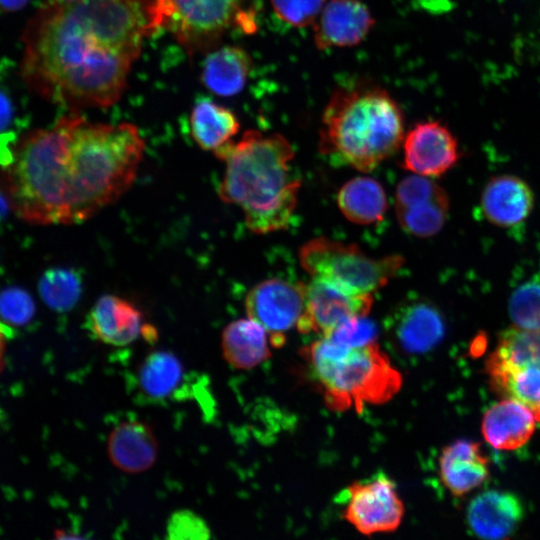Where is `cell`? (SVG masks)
Masks as SVG:
<instances>
[{
  "mask_svg": "<svg viewBox=\"0 0 540 540\" xmlns=\"http://www.w3.org/2000/svg\"><path fill=\"white\" fill-rule=\"evenodd\" d=\"M245 0H150L154 31L167 30L189 54L212 50L234 25L252 30Z\"/></svg>",
  "mask_w": 540,
  "mask_h": 540,
  "instance_id": "8992f818",
  "label": "cell"
},
{
  "mask_svg": "<svg viewBox=\"0 0 540 540\" xmlns=\"http://www.w3.org/2000/svg\"><path fill=\"white\" fill-rule=\"evenodd\" d=\"M305 306L304 283L272 278L256 284L245 298L249 318L260 324L274 347L284 343V333L297 326Z\"/></svg>",
  "mask_w": 540,
  "mask_h": 540,
  "instance_id": "8fae6325",
  "label": "cell"
},
{
  "mask_svg": "<svg viewBox=\"0 0 540 540\" xmlns=\"http://www.w3.org/2000/svg\"><path fill=\"white\" fill-rule=\"evenodd\" d=\"M403 153V168L426 177L445 174L460 158L456 137L437 120L417 123L404 138Z\"/></svg>",
  "mask_w": 540,
  "mask_h": 540,
  "instance_id": "4fadbf2b",
  "label": "cell"
},
{
  "mask_svg": "<svg viewBox=\"0 0 540 540\" xmlns=\"http://www.w3.org/2000/svg\"><path fill=\"white\" fill-rule=\"evenodd\" d=\"M13 117V106L7 94L0 89V131L8 127Z\"/></svg>",
  "mask_w": 540,
  "mask_h": 540,
  "instance_id": "d6a6232c",
  "label": "cell"
},
{
  "mask_svg": "<svg viewBox=\"0 0 540 540\" xmlns=\"http://www.w3.org/2000/svg\"><path fill=\"white\" fill-rule=\"evenodd\" d=\"M534 414L513 399L491 406L484 414L481 431L485 441L498 450H514L528 442L536 424Z\"/></svg>",
  "mask_w": 540,
  "mask_h": 540,
  "instance_id": "44dd1931",
  "label": "cell"
},
{
  "mask_svg": "<svg viewBox=\"0 0 540 540\" xmlns=\"http://www.w3.org/2000/svg\"><path fill=\"white\" fill-rule=\"evenodd\" d=\"M29 0H0V11L15 12L22 9Z\"/></svg>",
  "mask_w": 540,
  "mask_h": 540,
  "instance_id": "e575fe53",
  "label": "cell"
},
{
  "mask_svg": "<svg viewBox=\"0 0 540 540\" xmlns=\"http://www.w3.org/2000/svg\"><path fill=\"white\" fill-rule=\"evenodd\" d=\"M485 369L496 393L520 402L540 422V329L503 331Z\"/></svg>",
  "mask_w": 540,
  "mask_h": 540,
  "instance_id": "ba28073f",
  "label": "cell"
},
{
  "mask_svg": "<svg viewBox=\"0 0 540 540\" xmlns=\"http://www.w3.org/2000/svg\"><path fill=\"white\" fill-rule=\"evenodd\" d=\"M508 313L516 327L540 329V279L525 281L512 291Z\"/></svg>",
  "mask_w": 540,
  "mask_h": 540,
  "instance_id": "83f0119b",
  "label": "cell"
},
{
  "mask_svg": "<svg viewBox=\"0 0 540 540\" xmlns=\"http://www.w3.org/2000/svg\"><path fill=\"white\" fill-rule=\"evenodd\" d=\"M107 450L113 465L127 473H140L153 466L158 455L155 434L138 419L119 422L109 433Z\"/></svg>",
  "mask_w": 540,
  "mask_h": 540,
  "instance_id": "d6986e66",
  "label": "cell"
},
{
  "mask_svg": "<svg viewBox=\"0 0 540 540\" xmlns=\"http://www.w3.org/2000/svg\"><path fill=\"white\" fill-rule=\"evenodd\" d=\"M1 415H2V410H1V408H0V417H1Z\"/></svg>",
  "mask_w": 540,
  "mask_h": 540,
  "instance_id": "74e56055",
  "label": "cell"
},
{
  "mask_svg": "<svg viewBox=\"0 0 540 540\" xmlns=\"http://www.w3.org/2000/svg\"><path fill=\"white\" fill-rule=\"evenodd\" d=\"M480 206L484 217L501 228H515L530 216L534 194L522 178L502 174L492 177L481 194Z\"/></svg>",
  "mask_w": 540,
  "mask_h": 540,
  "instance_id": "e0dca14e",
  "label": "cell"
},
{
  "mask_svg": "<svg viewBox=\"0 0 540 540\" xmlns=\"http://www.w3.org/2000/svg\"><path fill=\"white\" fill-rule=\"evenodd\" d=\"M167 538L172 540H205L211 537L206 521L187 509L175 511L168 519Z\"/></svg>",
  "mask_w": 540,
  "mask_h": 540,
  "instance_id": "1f68e13d",
  "label": "cell"
},
{
  "mask_svg": "<svg viewBox=\"0 0 540 540\" xmlns=\"http://www.w3.org/2000/svg\"><path fill=\"white\" fill-rule=\"evenodd\" d=\"M225 162L218 194L238 206L256 234L285 229L297 205L300 179L291 168L294 150L281 134L247 130L237 141L214 151Z\"/></svg>",
  "mask_w": 540,
  "mask_h": 540,
  "instance_id": "3957f363",
  "label": "cell"
},
{
  "mask_svg": "<svg viewBox=\"0 0 540 540\" xmlns=\"http://www.w3.org/2000/svg\"><path fill=\"white\" fill-rule=\"evenodd\" d=\"M153 33L150 0H52L23 31L21 77L51 102L108 107L120 99Z\"/></svg>",
  "mask_w": 540,
  "mask_h": 540,
  "instance_id": "7a4b0ae2",
  "label": "cell"
},
{
  "mask_svg": "<svg viewBox=\"0 0 540 540\" xmlns=\"http://www.w3.org/2000/svg\"><path fill=\"white\" fill-rule=\"evenodd\" d=\"M342 500V517L363 535L393 532L401 525L403 502L395 483L383 473L352 483Z\"/></svg>",
  "mask_w": 540,
  "mask_h": 540,
  "instance_id": "9c48e42d",
  "label": "cell"
},
{
  "mask_svg": "<svg viewBox=\"0 0 540 540\" xmlns=\"http://www.w3.org/2000/svg\"><path fill=\"white\" fill-rule=\"evenodd\" d=\"M6 203H7V201H6L5 197L2 194L0 196V214H2V212L4 211V205L3 204H6Z\"/></svg>",
  "mask_w": 540,
  "mask_h": 540,
  "instance_id": "d590c367",
  "label": "cell"
},
{
  "mask_svg": "<svg viewBox=\"0 0 540 540\" xmlns=\"http://www.w3.org/2000/svg\"><path fill=\"white\" fill-rule=\"evenodd\" d=\"M276 16L286 24L302 28L314 24L324 0H270Z\"/></svg>",
  "mask_w": 540,
  "mask_h": 540,
  "instance_id": "4dcf8cb0",
  "label": "cell"
},
{
  "mask_svg": "<svg viewBox=\"0 0 540 540\" xmlns=\"http://www.w3.org/2000/svg\"><path fill=\"white\" fill-rule=\"evenodd\" d=\"M57 1H75V0H57Z\"/></svg>",
  "mask_w": 540,
  "mask_h": 540,
  "instance_id": "8d00e7d4",
  "label": "cell"
},
{
  "mask_svg": "<svg viewBox=\"0 0 540 540\" xmlns=\"http://www.w3.org/2000/svg\"><path fill=\"white\" fill-rule=\"evenodd\" d=\"M184 379L185 369L182 362L167 350H156L148 354L137 371L140 393L155 402L176 396Z\"/></svg>",
  "mask_w": 540,
  "mask_h": 540,
  "instance_id": "cb8c5ba5",
  "label": "cell"
},
{
  "mask_svg": "<svg viewBox=\"0 0 540 540\" xmlns=\"http://www.w3.org/2000/svg\"><path fill=\"white\" fill-rule=\"evenodd\" d=\"M251 68L252 60L243 48L224 46L206 57L201 76L210 91L227 97L243 90Z\"/></svg>",
  "mask_w": 540,
  "mask_h": 540,
  "instance_id": "603a6c76",
  "label": "cell"
},
{
  "mask_svg": "<svg viewBox=\"0 0 540 540\" xmlns=\"http://www.w3.org/2000/svg\"><path fill=\"white\" fill-rule=\"evenodd\" d=\"M524 507L520 499L510 492L489 490L472 499L467 509L471 530L486 540L510 537L521 523Z\"/></svg>",
  "mask_w": 540,
  "mask_h": 540,
  "instance_id": "ac0fdd59",
  "label": "cell"
},
{
  "mask_svg": "<svg viewBox=\"0 0 540 540\" xmlns=\"http://www.w3.org/2000/svg\"><path fill=\"white\" fill-rule=\"evenodd\" d=\"M337 203L349 221L362 225L381 221L388 207L382 185L364 176L347 181L338 193Z\"/></svg>",
  "mask_w": 540,
  "mask_h": 540,
  "instance_id": "d4e9b609",
  "label": "cell"
},
{
  "mask_svg": "<svg viewBox=\"0 0 540 540\" xmlns=\"http://www.w3.org/2000/svg\"><path fill=\"white\" fill-rule=\"evenodd\" d=\"M299 262L311 277L329 280L355 293H372L396 275L405 259L401 255L370 257L356 244L318 237L300 248Z\"/></svg>",
  "mask_w": 540,
  "mask_h": 540,
  "instance_id": "52a82bcc",
  "label": "cell"
},
{
  "mask_svg": "<svg viewBox=\"0 0 540 540\" xmlns=\"http://www.w3.org/2000/svg\"><path fill=\"white\" fill-rule=\"evenodd\" d=\"M376 324L366 316L353 317L336 327L327 337L333 342L348 348H355L376 342Z\"/></svg>",
  "mask_w": 540,
  "mask_h": 540,
  "instance_id": "f546056e",
  "label": "cell"
},
{
  "mask_svg": "<svg viewBox=\"0 0 540 540\" xmlns=\"http://www.w3.org/2000/svg\"><path fill=\"white\" fill-rule=\"evenodd\" d=\"M439 475L454 496H463L487 480L489 462L478 443L457 440L443 449L439 457Z\"/></svg>",
  "mask_w": 540,
  "mask_h": 540,
  "instance_id": "ffe728a7",
  "label": "cell"
},
{
  "mask_svg": "<svg viewBox=\"0 0 540 540\" xmlns=\"http://www.w3.org/2000/svg\"><path fill=\"white\" fill-rule=\"evenodd\" d=\"M11 335V329L5 322L0 320V372L4 364V355L6 350L7 339Z\"/></svg>",
  "mask_w": 540,
  "mask_h": 540,
  "instance_id": "836d02e7",
  "label": "cell"
},
{
  "mask_svg": "<svg viewBox=\"0 0 540 540\" xmlns=\"http://www.w3.org/2000/svg\"><path fill=\"white\" fill-rule=\"evenodd\" d=\"M239 128L237 116L230 109L211 100H198L191 111V135L204 150L214 152L229 143Z\"/></svg>",
  "mask_w": 540,
  "mask_h": 540,
  "instance_id": "484cf974",
  "label": "cell"
},
{
  "mask_svg": "<svg viewBox=\"0 0 540 540\" xmlns=\"http://www.w3.org/2000/svg\"><path fill=\"white\" fill-rule=\"evenodd\" d=\"M304 356L333 411L360 412L365 404L386 403L402 386L401 374L376 342L348 348L322 337L305 349Z\"/></svg>",
  "mask_w": 540,
  "mask_h": 540,
  "instance_id": "5b68a950",
  "label": "cell"
},
{
  "mask_svg": "<svg viewBox=\"0 0 540 540\" xmlns=\"http://www.w3.org/2000/svg\"><path fill=\"white\" fill-rule=\"evenodd\" d=\"M85 327L93 338L113 346H126L140 335L147 340L156 338V330L143 323L141 311L132 302L112 294L94 303Z\"/></svg>",
  "mask_w": 540,
  "mask_h": 540,
  "instance_id": "5bb4252c",
  "label": "cell"
},
{
  "mask_svg": "<svg viewBox=\"0 0 540 540\" xmlns=\"http://www.w3.org/2000/svg\"><path fill=\"white\" fill-rule=\"evenodd\" d=\"M389 329L397 344L408 353H425L444 337L445 324L439 310L430 302L409 299L389 317Z\"/></svg>",
  "mask_w": 540,
  "mask_h": 540,
  "instance_id": "2e32d148",
  "label": "cell"
},
{
  "mask_svg": "<svg viewBox=\"0 0 540 540\" xmlns=\"http://www.w3.org/2000/svg\"><path fill=\"white\" fill-rule=\"evenodd\" d=\"M33 298L19 287H8L0 292V318L6 323L22 326L35 314Z\"/></svg>",
  "mask_w": 540,
  "mask_h": 540,
  "instance_id": "f1b7e54d",
  "label": "cell"
},
{
  "mask_svg": "<svg viewBox=\"0 0 540 540\" xmlns=\"http://www.w3.org/2000/svg\"><path fill=\"white\" fill-rule=\"evenodd\" d=\"M39 293L51 309L68 311L79 301L82 293L81 277L72 269H48L39 281Z\"/></svg>",
  "mask_w": 540,
  "mask_h": 540,
  "instance_id": "4316f807",
  "label": "cell"
},
{
  "mask_svg": "<svg viewBox=\"0 0 540 540\" xmlns=\"http://www.w3.org/2000/svg\"><path fill=\"white\" fill-rule=\"evenodd\" d=\"M404 139V116L384 88L361 82L337 88L326 104L319 152L359 171L375 169Z\"/></svg>",
  "mask_w": 540,
  "mask_h": 540,
  "instance_id": "277c9868",
  "label": "cell"
},
{
  "mask_svg": "<svg viewBox=\"0 0 540 540\" xmlns=\"http://www.w3.org/2000/svg\"><path fill=\"white\" fill-rule=\"evenodd\" d=\"M304 291V311L296 327L305 334L326 336L343 322L368 315L373 304L372 293H355L319 277H311Z\"/></svg>",
  "mask_w": 540,
  "mask_h": 540,
  "instance_id": "30bf717a",
  "label": "cell"
},
{
  "mask_svg": "<svg viewBox=\"0 0 540 540\" xmlns=\"http://www.w3.org/2000/svg\"><path fill=\"white\" fill-rule=\"evenodd\" d=\"M375 19L360 0H329L314 22V43L320 50L362 42Z\"/></svg>",
  "mask_w": 540,
  "mask_h": 540,
  "instance_id": "9a60e30c",
  "label": "cell"
},
{
  "mask_svg": "<svg viewBox=\"0 0 540 540\" xmlns=\"http://www.w3.org/2000/svg\"><path fill=\"white\" fill-rule=\"evenodd\" d=\"M266 330L251 318L230 322L222 331L223 357L236 369H251L271 355Z\"/></svg>",
  "mask_w": 540,
  "mask_h": 540,
  "instance_id": "7402d4cb",
  "label": "cell"
},
{
  "mask_svg": "<svg viewBox=\"0 0 540 540\" xmlns=\"http://www.w3.org/2000/svg\"><path fill=\"white\" fill-rule=\"evenodd\" d=\"M396 217L400 227L416 237L438 233L447 219L449 198L445 190L422 175H409L397 185Z\"/></svg>",
  "mask_w": 540,
  "mask_h": 540,
  "instance_id": "7c38bea8",
  "label": "cell"
},
{
  "mask_svg": "<svg viewBox=\"0 0 540 540\" xmlns=\"http://www.w3.org/2000/svg\"><path fill=\"white\" fill-rule=\"evenodd\" d=\"M144 150L131 123H91L67 115L21 138L1 170V192L29 224L82 223L129 190Z\"/></svg>",
  "mask_w": 540,
  "mask_h": 540,
  "instance_id": "6da1fadb",
  "label": "cell"
}]
</instances>
